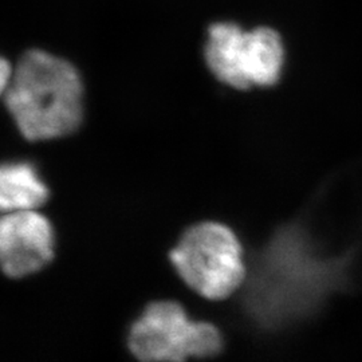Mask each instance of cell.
Masks as SVG:
<instances>
[{
    "instance_id": "1",
    "label": "cell",
    "mask_w": 362,
    "mask_h": 362,
    "mask_svg": "<svg viewBox=\"0 0 362 362\" xmlns=\"http://www.w3.org/2000/svg\"><path fill=\"white\" fill-rule=\"evenodd\" d=\"M4 104L30 141L64 137L82 118V85L76 69L52 54L27 52L3 91Z\"/></svg>"
},
{
    "instance_id": "2",
    "label": "cell",
    "mask_w": 362,
    "mask_h": 362,
    "mask_svg": "<svg viewBox=\"0 0 362 362\" xmlns=\"http://www.w3.org/2000/svg\"><path fill=\"white\" fill-rule=\"evenodd\" d=\"M170 260L185 285L211 300L233 296L248 276L239 239L218 221L189 227L170 251Z\"/></svg>"
},
{
    "instance_id": "3",
    "label": "cell",
    "mask_w": 362,
    "mask_h": 362,
    "mask_svg": "<svg viewBox=\"0 0 362 362\" xmlns=\"http://www.w3.org/2000/svg\"><path fill=\"white\" fill-rule=\"evenodd\" d=\"M223 348L216 326L191 321L173 300L153 302L132 325L129 349L143 362H185L208 358Z\"/></svg>"
},
{
    "instance_id": "4",
    "label": "cell",
    "mask_w": 362,
    "mask_h": 362,
    "mask_svg": "<svg viewBox=\"0 0 362 362\" xmlns=\"http://www.w3.org/2000/svg\"><path fill=\"white\" fill-rule=\"evenodd\" d=\"M206 58L211 71L231 88L270 86L281 76L284 45L267 27L245 33L233 23H216L209 27Z\"/></svg>"
},
{
    "instance_id": "5",
    "label": "cell",
    "mask_w": 362,
    "mask_h": 362,
    "mask_svg": "<svg viewBox=\"0 0 362 362\" xmlns=\"http://www.w3.org/2000/svg\"><path fill=\"white\" fill-rule=\"evenodd\" d=\"M54 258V230L37 209L13 211L0 221V262L10 278L35 274Z\"/></svg>"
},
{
    "instance_id": "6",
    "label": "cell",
    "mask_w": 362,
    "mask_h": 362,
    "mask_svg": "<svg viewBox=\"0 0 362 362\" xmlns=\"http://www.w3.org/2000/svg\"><path fill=\"white\" fill-rule=\"evenodd\" d=\"M49 189L35 169L25 163L6 164L0 172V208L3 214L42 207Z\"/></svg>"
},
{
    "instance_id": "7",
    "label": "cell",
    "mask_w": 362,
    "mask_h": 362,
    "mask_svg": "<svg viewBox=\"0 0 362 362\" xmlns=\"http://www.w3.org/2000/svg\"><path fill=\"white\" fill-rule=\"evenodd\" d=\"M13 73L11 65L6 59H1V62H0V89H1V93L7 89L11 77H13Z\"/></svg>"
}]
</instances>
